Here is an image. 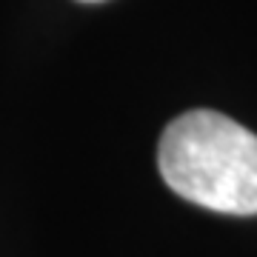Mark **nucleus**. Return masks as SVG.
Wrapping results in <instances>:
<instances>
[{"label": "nucleus", "mask_w": 257, "mask_h": 257, "mask_svg": "<svg viewBox=\"0 0 257 257\" xmlns=\"http://www.w3.org/2000/svg\"><path fill=\"white\" fill-rule=\"evenodd\" d=\"M157 166L183 200L220 214H257V135L220 111L192 109L172 120Z\"/></svg>", "instance_id": "1"}, {"label": "nucleus", "mask_w": 257, "mask_h": 257, "mask_svg": "<svg viewBox=\"0 0 257 257\" xmlns=\"http://www.w3.org/2000/svg\"><path fill=\"white\" fill-rule=\"evenodd\" d=\"M86 3H94V0H86Z\"/></svg>", "instance_id": "2"}]
</instances>
